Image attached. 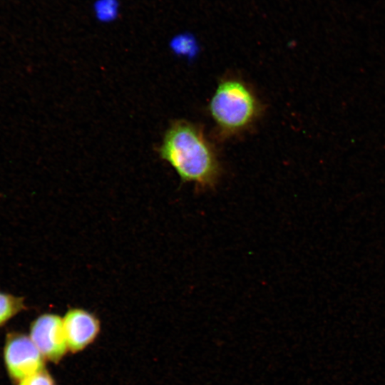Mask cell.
<instances>
[{"label": "cell", "mask_w": 385, "mask_h": 385, "mask_svg": "<svg viewBox=\"0 0 385 385\" xmlns=\"http://www.w3.org/2000/svg\"><path fill=\"white\" fill-rule=\"evenodd\" d=\"M158 153L184 182L207 189L219 180L221 166L217 153L202 130L192 123L173 122L164 135Z\"/></svg>", "instance_id": "6da1fadb"}, {"label": "cell", "mask_w": 385, "mask_h": 385, "mask_svg": "<svg viewBox=\"0 0 385 385\" xmlns=\"http://www.w3.org/2000/svg\"><path fill=\"white\" fill-rule=\"evenodd\" d=\"M208 110L219 135L227 138L251 126L260 115L262 105L247 83L227 77L218 83Z\"/></svg>", "instance_id": "7a4b0ae2"}, {"label": "cell", "mask_w": 385, "mask_h": 385, "mask_svg": "<svg viewBox=\"0 0 385 385\" xmlns=\"http://www.w3.org/2000/svg\"><path fill=\"white\" fill-rule=\"evenodd\" d=\"M4 356L9 376L16 381L44 370V357L31 338L24 334L7 335Z\"/></svg>", "instance_id": "3957f363"}, {"label": "cell", "mask_w": 385, "mask_h": 385, "mask_svg": "<svg viewBox=\"0 0 385 385\" xmlns=\"http://www.w3.org/2000/svg\"><path fill=\"white\" fill-rule=\"evenodd\" d=\"M30 338L43 356L51 361H58L68 348L63 319L56 314H45L36 319Z\"/></svg>", "instance_id": "277c9868"}, {"label": "cell", "mask_w": 385, "mask_h": 385, "mask_svg": "<svg viewBox=\"0 0 385 385\" xmlns=\"http://www.w3.org/2000/svg\"><path fill=\"white\" fill-rule=\"evenodd\" d=\"M68 348L79 351L91 344L99 332V322L90 312L81 309H70L63 318Z\"/></svg>", "instance_id": "5b68a950"}, {"label": "cell", "mask_w": 385, "mask_h": 385, "mask_svg": "<svg viewBox=\"0 0 385 385\" xmlns=\"http://www.w3.org/2000/svg\"><path fill=\"white\" fill-rule=\"evenodd\" d=\"M24 308L22 298L0 292V326Z\"/></svg>", "instance_id": "8992f818"}, {"label": "cell", "mask_w": 385, "mask_h": 385, "mask_svg": "<svg viewBox=\"0 0 385 385\" xmlns=\"http://www.w3.org/2000/svg\"><path fill=\"white\" fill-rule=\"evenodd\" d=\"M19 385H55L51 375L43 370L19 381Z\"/></svg>", "instance_id": "52a82bcc"}, {"label": "cell", "mask_w": 385, "mask_h": 385, "mask_svg": "<svg viewBox=\"0 0 385 385\" xmlns=\"http://www.w3.org/2000/svg\"><path fill=\"white\" fill-rule=\"evenodd\" d=\"M99 8L98 13L101 16L106 18L109 16L107 14H113L115 11L114 4H113L112 0H104L103 1H101L99 4Z\"/></svg>", "instance_id": "ba28073f"}]
</instances>
